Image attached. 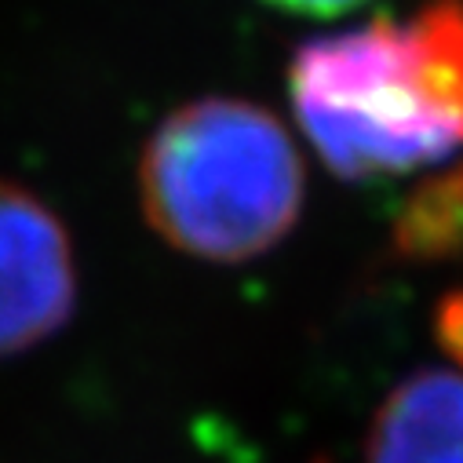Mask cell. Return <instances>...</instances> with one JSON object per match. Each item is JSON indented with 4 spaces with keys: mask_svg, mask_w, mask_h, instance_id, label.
Segmentation results:
<instances>
[{
    "mask_svg": "<svg viewBox=\"0 0 463 463\" xmlns=\"http://www.w3.org/2000/svg\"><path fill=\"white\" fill-rule=\"evenodd\" d=\"M139 201L157 234L197 260L241 263L274 249L303 208V161L274 113L197 99L154 128Z\"/></svg>",
    "mask_w": 463,
    "mask_h": 463,
    "instance_id": "7a4b0ae2",
    "label": "cell"
},
{
    "mask_svg": "<svg viewBox=\"0 0 463 463\" xmlns=\"http://www.w3.org/2000/svg\"><path fill=\"white\" fill-rule=\"evenodd\" d=\"M296 118L343 179L445 161L463 146V0L310 41L292 62Z\"/></svg>",
    "mask_w": 463,
    "mask_h": 463,
    "instance_id": "6da1fadb",
    "label": "cell"
},
{
    "mask_svg": "<svg viewBox=\"0 0 463 463\" xmlns=\"http://www.w3.org/2000/svg\"><path fill=\"white\" fill-rule=\"evenodd\" d=\"M459 241H463V168L427 183L398 222V249L409 256H445Z\"/></svg>",
    "mask_w": 463,
    "mask_h": 463,
    "instance_id": "5b68a950",
    "label": "cell"
},
{
    "mask_svg": "<svg viewBox=\"0 0 463 463\" xmlns=\"http://www.w3.org/2000/svg\"><path fill=\"white\" fill-rule=\"evenodd\" d=\"M77 260L62 219L23 183L0 179V362L73 317Z\"/></svg>",
    "mask_w": 463,
    "mask_h": 463,
    "instance_id": "3957f363",
    "label": "cell"
},
{
    "mask_svg": "<svg viewBox=\"0 0 463 463\" xmlns=\"http://www.w3.org/2000/svg\"><path fill=\"white\" fill-rule=\"evenodd\" d=\"M365 463H463V373L423 369L398 383L373 416Z\"/></svg>",
    "mask_w": 463,
    "mask_h": 463,
    "instance_id": "277c9868",
    "label": "cell"
},
{
    "mask_svg": "<svg viewBox=\"0 0 463 463\" xmlns=\"http://www.w3.org/2000/svg\"><path fill=\"white\" fill-rule=\"evenodd\" d=\"M267 5L296 15H343L358 5H369V0H267Z\"/></svg>",
    "mask_w": 463,
    "mask_h": 463,
    "instance_id": "52a82bcc",
    "label": "cell"
},
{
    "mask_svg": "<svg viewBox=\"0 0 463 463\" xmlns=\"http://www.w3.org/2000/svg\"><path fill=\"white\" fill-rule=\"evenodd\" d=\"M438 335H441V343H445V351L463 365V292H459V296H449V299L441 303Z\"/></svg>",
    "mask_w": 463,
    "mask_h": 463,
    "instance_id": "8992f818",
    "label": "cell"
}]
</instances>
